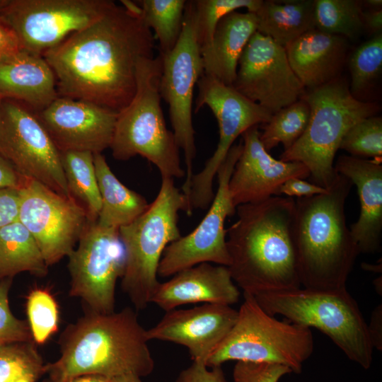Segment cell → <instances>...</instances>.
<instances>
[{
    "mask_svg": "<svg viewBox=\"0 0 382 382\" xmlns=\"http://www.w3.org/2000/svg\"><path fill=\"white\" fill-rule=\"evenodd\" d=\"M154 37L141 16L115 2L96 22L42 56L52 68L59 97L119 112L137 88L139 63L154 57Z\"/></svg>",
    "mask_w": 382,
    "mask_h": 382,
    "instance_id": "cell-1",
    "label": "cell"
},
{
    "mask_svg": "<svg viewBox=\"0 0 382 382\" xmlns=\"http://www.w3.org/2000/svg\"><path fill=\"white\" fill-rule=\"evenodd\" d=\"M293 198L273 196L238 206V219L226 230L232 279L243 294L301 287L294 231Z\"/></svg>",
    "mask_w": 382,
    "mask_h": 382,
    "instance_id": "cell-2",
    "label": "cell"
},
{
    "mask_svg": "<svg viewBox=\"0 0 382 382\" xmlns=\"http://www.w3.org/2000/svg\"><path fill=\"white\" fill-rule=\"evenodd\" d=\"M146 332L130 307L109 313L86 311L62 332L60 357L45 364V382H67L87 374L108 378L127 374L149 376L154 360Z\"/></svg>",
    "mask_w": 382,
    "mask_h": 382,
    "instance_id": "cell-3",
    "label": "cell"
},
{
    "mask_svg": "<svg viewBox=\"0 0 382 382\" xmlns=\"http://www.w3.org/2000/svg\"><path fill=\"white\" fill-rule=\"evenodd\" d=\"M352 185L337 173L327 192L295 201L294 238L303 288L325 291L346 288L359 254L345 214Z\"/></svg>",
    "mask_w": 382,
    "mask_h": 382,
    "instance_id": "cell-4",
    "label": "cell"
},
{
    "mask_svg": "<svg viewBox=\"0 0 382 382\" xmlns=\"http://www.w3.org/2000/svg\"><path fill=\"white\" fill-rule=\"evenodd\" d=\"M301 98L309 105L308 126L302 136L280 156L299 161L310 171L312 183L328 189L337 173L334 159L346 133L361 120L376 115L380 107L355 98L340 76L323 86L306 89Z\"/></svg>",
    "mask_w": 382,
    "mask_h": 382,
    "instance_id": "cell-5",
    "label": "cell"
},
{
    "mask_svg": "<svg viewBox=\"0 0 382 382\" xmlns=\"http://www.w3.org/2000/svg\"><path fill=\"white\" fill-rule=\"evenodd\" d=\"M180 211L191 216L188 201L170 178H162L159 192L146 211L119 228L126 253L121 287L137 310H143L160 283L158 269L166 247L181 235Z\"/></svg>",
    "mask_w": 382,
    "mask_h": 382,
    "instance_id": "cell-6",
    "label": "cell"
},
{
    "mask_svg": "<svg viewBox=\"0 0 382 382\" xmlns=\"http://www.w3.org/2000/svg\"><path fill=\"white\" fill-rule=\"evenodd\" d=\"M160 55L142 59L137 69V88L129 105L117 113L111 145L113 157L127 161L139 155L154 164L161 178H180L179 147L168 129L161 105Z\"/></svg>",
    "mask_w": 382,
    "mask_h": 382,
    "instance_id": "cell-7",
    "label": "cell"
},
{
    "mask_svg": "<svg viewBox=\"0 0 382 382\" xmlns=\"http://www.w3.org/2000/svg\"><path fill=\"white\" fill-rule=\"evenodd\" d=\"M254 298L269 315H282L291 323L319 330L349 359L364 369L371 367L374 348L367 323L346 288L325 291L299 287Z\"/></svg>",
    "mask_w": 382,
    "mask_h": 382,
    "instance_id": "cell-8",
    "label": "cell"
},
{
    "mask_svg": "<svg viewBox=\"0 0 382 382\" xmlns=\"http://www.w3.org/2000/svg\"><path fill=\"white\" fill-rule=\"evenodd\" d=\"M313 347L310 328L276 319L253 296L243 294L233 327L206 365L219 366L228 361L275 363L299 374Z\"/></svg>",
    "mask_w": 382,
    "mask_h": 382,
    "instance_id": "cell-9",
    "label": "cell"
},
{
    "mask_svg": "<svg viewBox=\"0 0 382 382\" xmlns=\"http://www.w3.org/2000/svg\"><path fill=\"white\" fill-rule=\"evenodd\" d=\"M161 57L160 94L168 105L173 133L178 146L184 154L185 180L181 191L187 197L196 156L192 115L193 94L204 73L191 1H187L183 29L177 44L169 53Z\"/></svg>",
    "mask_w": 382,
    "mask_h": 382,
    "instance_id": "cell-10",
    "label": "cell"
},
{
    "mask_svg": "<svg viewBox=\"0 0 382 382\" xmlns=\"http://www.w3.org/2000/svg\"><path fill=\"white\" fill-rule=\"evenodd\" d=\"M197 85L195 112L204 105L210 108L218 122L219 138L213 155L192 178L187 198L192 212L195 209H206L212 202L214 177L235 140L249 128L267 123L272 115L232 86L209 76L203 74Z\"/></svg>",
    "mask_w": 382,
    "mask_h": 382,
    "instance_id": "cell-11",
    "label": "cell"
},
{
    "mask_svg": "<svg viewBox=\"0 0 382 382\" xmlns=\"http://www.w3.org/2000/svg\"><path fill=\"white\" fill-rule=\"evenodd\" d=\"M68 257L69 295L81 299L86 311H115L116 283L123 276L126 263L119 229L88 220Z\"/></svg>",
    "mask_w": 382,
    "mask_h": 382,
    "instance_id": "cell-12",
    "label": "cell"
},
{
    "mask_svg": "<svg viewBox=\"0 0 382 382\" xmlns=\"http://www.w3.org/2000/svg\"><path fill=\"white\" fill-rule=\"evenodd\" d=\"M115 4L110 0H9L0 18L21 49L42 55L92 25Z\"/></svg>",
    "mask_w": 382,
    "mask_h": 382,
    "instance_id": "cell-13",
    "label": "cell"
},
{
    "mask_svg": "<svg viewBox=\"0 0 382 382\" xmlns=\"http://www.w3.org/2000/svg\"><path fill=\"white\" fill-rule=\"evenodd\" d=\"M0 155L21 176L71 197L59 151L35 112L14 100H0Z\"/></svg>",
    "mask_w": 382,
    "mask_h": 382,
    "instance_id": "cell-14",
    "label": "cell"
},
{
    "mask_svg": "<svg viewBox=\"0 0 382 382\" xmlns=\"http://www.w3.org/2000/svg\"><path fill=\"white\" fill-rule=\"evenodd\" d=\"M242 141L233 144L216 172L218 187L209 209L198 226L189 234L180 236L165 249L158 276L171 277L201 263L228 267L231 262L226 245L225 221L236 213L228 190L234 166L242 151Z\"/></svg>",
    "mask_w": 382,
    "mask_h": 382,
    "instance_id": "cell-15",
    "label": "cell"
},
{
    "mask_svg": "<svg viewBox=\"0 0 382 382\" xmlns=\"http://www.w3.org/2000/svg\"><path fill=\"white\" fill-rule=\"evenodd\" d=\"M18 192V221L33 236L47 266L68 257L88 221L84 209L31 179L25 178Z\"/></svg>",
    "mask_w": 382,
    "mask_h": 382,
    "instance_id": "cell-16",
    "label": "cell"
},
{
    "mask_svg": "<svg viewBox=\"0 0 382 382\" xmlns=\"http://www.w3.org/2000/svg\"><path fill=\"white\" fill-rule=\"evenodd\" d=\"M232 86L272 114L298 100L306 91L284 47L258 32L242 52Z\"/></svg>",
    "mask_w": 382,
    "mask_h": 382,
    "instance_id": "cell-17",
    "label": "cell"
},
{
    "mask_svg": "<svg viewBox=\"0 0 382 382\" xmlns=\"http://www.w3.org/2000/svg\"><path fill=\"white\" fill-rule=\"evenodd\" d=\"M35 114L59 152L93 154L110 148L117 116L92 103L59 96Z\"/></svg>",
    "mask_w": 382,
    "mask_h": 382,
    "instance_id": "cell-18",
    "label": "cell"
},
{
    "mask_svg": "<svg viewBox=\"0 0 382 382\" xmlns=\"http://www.w3.org/2000/svg\"><path fill=\"white\" fill-rule=\"evenodd\" d=\"M238 310L229 305L202 303L187 309L166 311L146 330L148 340L173 342L185 347L193 362L206 364L233 327Z\"/></svg>",
    "mask_w": 382,
    "mask_h": 382,
    "instance_id": "cell-19",
    "label": "cell"
},
{
    "mask_svg": "<svg viewBox=\"0 0 382 382\" xmlns=\"http://www.w3.org/2000/svg\"><path fill=\"white\" fill-rule=\"evenodd\" d=\"M258 126L242 136V151L228 183L229 193L236 207L279 196L280 186L288 179L310 177V171L299 161H282L265 149Z\"/></svg>",
    "mask_w": 382,
    "mask_h": 382,
    "instance_id": "cell-20",
    "label": "cell"
},
{
    "mask_svg": "<svg viewBox=\"0 0 382 382\" xmlns=\"http://www.w3.org/2000/svg\"><path fill=\"white\" fill-rule=\"evenodd\" d=\"M240 291L226 266L201 263L183 270L165 282H160L151 303L168 311L189 303L232 305Z\"/></svg>",
    "mask_w": 382,
    "mask_h": 382,
    "instance_id": "cell-21",
    "label": "cell"
},
{
    "mask_svg": "<svg viewBox=\"0 0 382 382\" xmlns=\"http://www.w3.org/2000/svg\"><path fill=\"white\" fill-rule=\"evenodd\" d=\"M334 168L357 189L360 214L349 230L359 253L378 252L382 239L381 162L342 155Z\"/></svg>",
    "mask_w": 382,
    "mask_h": 382,
    "instance_id": "cell-22",
    "label": "cell"
},
{
    "mask_svg": "<svg viewBox=\"0 0 382 382\" xmlns=\"http://www.w3.org/2000/svg\"><path fill=\"white\" fill-rule=\"evenodd\" d=\"M57 97L54 74L42 55L19 49L0 56V100L18 101L37 112Z\"/></svg>",
    "mask_w": 382,
    "mask_h": 382,
    "instance_id": "cell-23",
    "label": "cell"
},
{
    "mask_svg": "<svg viewBox=\"0 0 382 382\" xmlns=\"http://www.w3.org/2000/svg\"><path fill=\"white\" fill-rule=\"evenodd\" d=\"M348 47L347 38L315 28L284 47L289 63L306 90L340 77Z\"/></svg>",
    "mask_w": 382,
    "mask_h": 382,
    "instance_id": "cell-24",
    "label": "cell"
},
{
    "mask_svg": "<svg viewBox=\"0 0 382 382\" xmlns=\"http://www.w3.org/2000/svg\"><path fill=\"white\" fill-rule=\"evenodd\" d=\"M257 28V16L253 12L233 11L221 19L210 42L201 48L203 74L232 86L239 59Z\"/></svg>",
    "mask_w": 382,
    "mask_h": 382,
    "instance_id": "cell-25",
    "label": "cell"
},
{
    "mask_svg": "<svg viewBox=\"0 0 382 382\" xmlns=\"http://www.w3.org/2000/svg\"><path fill=\"white\" fill-rule=\"evenodd\" d=\"M93 158L101 199L97 222L103 227L119 229L139 217L149 204L118 180L102 154H94Z\"/></svg>",
    "mask_w": 382,
    "mask_h": 382,
    "instance_id": "cell-26",
    "label": "cell"
},
{
    "mask_svg": "<svg viewBox=\"0 0 382 382\" xmlns=\"http://www.w3.org/2000/svg\"><path fill=\"white\" fill-rule=\"evenodd\" d=\"M255 13L257 32L283 47L315 28L313 0H262Z\"/></svg>",
    "mask_w": 382,
    "mask_h": 382,
    "instance_id": "cell-27",
    "label": "cell"
},
{
    "mask_svg": "<svg viewBox=\"0 0 382 382\" xmlns=\"http://www.w3.org/2000/svg\"><path fill=\"white\" fill-rule=\"evenodd\" d=\"M24 272L42 277L48 266L32 234L16 221L0 228V282Z\"/></svg>",
    "mask_w": 382,
    "mask_h": 382,
    "instance_id": "cell-28",
    "label": "cell"
},
{
    "mask_svg": "<svg viewBox=\"0 0 382 382\" xmlns=\"http://www.w3.org/2000/svg\"><path fill=\"white\" fill-rule=\"evenodd\" d=\"M60 158L69 195L84 209L88 220H97L101 199L93 154L66 151L60 152Z\"/></svg>",
    "mask_w": 382,
    "mask_h": 382,
    "instance_id": "cell-29",
    "label": "cell"
},
{
    "mask_svg": "<svg viewBox=\"0 0 382 382\" xmlns=\"http://www.w3.org/2000/svg\"><path fill=\"white\" fill-rule=\"evenodd\" d=\"M141 18L153 30L159 43V55L169 53L180 36L184 20L185 0H141Z\"/></svg>",
    "mask_w": 382,
    "mask_h": 382,
    "instance_id": "cell-30",
    "label": "cell"
},
{
    "mask_svg": "<svg viewBox=\"0 0 382 382\" xmlns=\"http://www.w3.org/2000/svg\"><path fill=\"white\" fill-rule=\"evenodd\" d=\"M362 4L357 0H314L315 29L348 39L357 37L364 29Z\"/></svg>",
    "mask_w": 382,
    "mask_h": 382,
    "instance_id": "cell-31",
    "label": "cell"
},
{
    "mask_svg": "<svg viewBox=\"0 0 382 382\" xmlns=\"http://www.w3.org/2000/svg\"><path fill=\"white\" fill-rule=\"evenodd\" d=\"M309 117V105L301 98L273 113L260 133L265 149L269 152L279 144L284 146V151L289 149L304 133Z\"/></svg>",
    "mask_w": 382,
    "mask_h": 382,
    "instance_id": "cell-32",
    "label": "cell"
},
{
    "mask_svg": "<svg viewBox=\"0 0 382 382\" xmlns=\"http://www.w3.org/2000/svg\"><path fill=\"white\" fill-rule=\"evenodd\" d=\"M34 342L0 345V382H16L24 377L38 379L45 364Z\"/></svg>",
    "mask_w": 382,
    "mask_h": 382,
    "instance_id": "cell-33",
    "label": "cell"
},
{
    "mask_svg": "<svg viewBox=\"0 0 382 382\" xmlns=\"http://www.w3.org/2000/svg\"><path fill=\"white\" fill-rule=\"evenodd\" d=\"M351 93L357 98L369 88L382 68V33L374 35L359 45L348 61Z\"/></svg>",
    "mask_w": 382,
    "mask_h": 382,
    "instance_id": "cell-34",
    "label": "cell"
},
{
    "mask_svg": "<svg viewBox=\"0 0 382 382\" xmlns=\"http://www.w3.org/2000/svg\"><path fill=\"white\" fill-rule=\"evenodd\" d=\"M191 3L196 34L201 50L210 42L221 19L243 8L255 13L262 0H197L191 1Z\"/></svg>",
    "mask_w": 382,
    "mask_h": 382,
    "instance_id": "cell-35",
    "label": "cell"
},
{
    "mask_svg": "<svg viewBox=\"0 0 382 382\" xmlns=\"http://www.w3.org/2000/svg\"><path fill=\"white\" fill-rule=\"evenodd\" d=\"M28 323L35 344H44L58 329L59 308L56 300L45 289H35L26 303Z\"/></svg>",
    "mask_w": 382,
    "mask_h": 382,
    "instance_id": "cell-36",
    "label": "cell"
},
{
    "mask_svg": "<svg viewBox=\"0 0 382 382\" xmlns=\"http://www.w3.org/2000/svg\"><path fill=\"white\" fill-rule=\"evenodd\" d=\"M340 149L354 157L381 162L382 117L374 115L355 124L345 135Z\"/></svg>",
    "mask_w": 382,
    "mask_h": 382,
    "instance_id": "cell-37",
    "label": "cell"
},
{
    "mask_svg": "<svg viewBox=\"0 0 382 382\" xmlns=\"http://www.w3.org/2000/svg\"><path fill=\"white\" fill-rule=\"evenodd\" d=\"M13 279L0 282V345L14 342H34L27 321L12 313L8 293Z\"/></svg>",
    "mask_w": 382,
    "mask_h": 382,
    "instance_id": "cell-38",
    "label": "cell"
},
{
    "mask_svg": "<svg viewBox=\"0 0 382 382\" xmlns=\"http://www.w3.org/2000/svg\"><path fill=\"white\" fill-rule=\"evenodd\" d=\"M291 373V369L279 364L238 361L233 369V378L234 382H278Z\"/></svg>",
    "mask_w": 382,
    "mask_h": 382,
    "instance_id": "cell-39",
    "label": "cell"
},
{
    "mask_svg": "<svg viewBox=\"0 0 382 382\" xmlns=\"http://www.w3.org/2000/svg\"><path fill=\"white\" fill-rule=\"evenodd\" d=\"M174 382H226L221 366L209 367L192 362L180 372Z\"/></svg>",
    "mask_w": 382,
    "mask_h": 382,
    "instance_id": "cell-40",
    "label": "cell"
},
{
    "mask_svg": "<svg viewBox=\"0 0 382 382\" xmlns=\"http://www.w3.org/2000/svg\"><path fill=\"white\" fill-rule=\"evenodd\" d=\"M18 189L0 188V228L18 221Z\"/></svg>",
    "mask_w": 382,
    "mask_h": 382,
    "instance_id": "cell-41",
    "label": "cell"
},
{
    "mask_svg": "<svg viewBox=\"0 0 382 382\" xmlns=\"http://www.w3.org/2000/svg\"><path fill=\"white\" fill-rule=\"evenodd\" d=\"M328 189L309 183L300 178H291L286 180L279 187V195L288 197H310L316 195L323 194Z\"/></svg>",
    "mask_w": 382,
    "mask_h": 382,
    "instance_id": "cell-42",
    "label": "cell"
},
{
    "mask_svg": "<svg viewBox=\"0 0 382 382\" xmlns=\"http://www.w3.org/2000/svg\"><path fill=\"white\" fill-rule=\"evenodd\" d=\"M25 179L0 155V188L19 189Z\"/></svg>",
    "mask_w": 382,
    "mask_h": 382,
    "instance_id": "cell-43",
    "label": "cell"
},
{
    "mask_svg": "<svg viewBox=\"0 0 382 382\" xmlns=\"http://www.w3.org/2000/svg\"><path fill=\"white\" fill-rule=\"evenodd\" d=\"M368 333L373 348L382 349V305H378L372 311L369 323H367Z\"/></svg>",
    "mask_w": 382,
    "mask_h": 382,
    "instance_id": "cell-44",
    "label": "cell"
},
{
    "mask_svg": "<svg viewBox=\"0 0 382 382\" xmlns=\"http://www.w3.org/2000/svg\"><path fill=\"white\" fill-rule=\"evenodd\" d=\"M21 49L11 28L0 18V56Z\"/></svg>",
    "mask_w": 382,
    "mask_h": 382,
    "instance_id": "cell-45",
    "label": "cell"
},
{
    "mask_svg": "<svg viewBox=\"0 0 382 382\" xmlns=\"http://www.w3.org/2000/svg\"><path fill=\"white\" fill-rule=\"evenodd\" d=\"M362 21L364 28H366L372 35L382 33V9H369L363 11Z\"/></svg>",
    "mask_w": 382,
    "mask_h": 382,
    "instance_id": "cell-46",
    "label": "cell"
},
{
    "mask_svg": "<svg viewBox=\"0 0 382 382\" xmlns=\"http://www.w3.org/2000/svg\"><path fill=\"white\" fill-rule=\"evenodd\" d=\"M67 382H108V378L100 375L87 374L76 376Z\"/></svg>",
    "mask_w": 382,
    "mask_h": 382,
    "instance_id": "cell-47",
    "label": "cell"
},
{
    "mask_svg": "<svg viewBox=\"0 0 382 382\" xmlns=\"http://www.w3.org/2000/svg\"><path fill=\"white\" fill-rule=\"evenodd\" d=\"M108 382H142V381L137 375L127 374L110 378Z\"/></svg>",
    "mask_w": 382,
    "mask_h": 382,
    "instance_id": "cell-48",
    "label": "cell"
},
{
    "mask_svg": "<svg viewBox=\"0 0 382 382\" xmlns=\"http://www.w3.org/2000/svg\"><path fill=\"white\" fill-rule=\"evenodd\" d=\"M362 4H366L369 6V9H378L381 8L382 1L381 0H366L361 1Z\"/></svg>",
    "mask_w": 382,
    "mask_h": 382,
    "instance_id": "cell-49",
    "label": "cell"
},
{
    "mask_svg": "<svg viewBox=\"0 0 382 382\" xmlns=\"http://www.w3.org/2000/svg\"><path fill=\"white\" fill-rule=\"evenodd\" d=\"M37 380L33 377L28 376V377L22 378L16 381V382H35Z\"/></svg>",
    "mask_w": 382,
    "mask_h": 382,
    "instance_id": "cell-50",
    "label": "cell"
},
{
    "mask_svg": "<svg viewBox=\"0 0 382 382\" xmlns=\"http://www.w3.org/2000/svg\"><path fill=\"white\" fill-rule=\"evenodd\" d=\"M9 0H0V11L7 5Z\"/></svg>",
    "mask_w": 382,
    "mask_h": 382,
    "instance_id": "cell-51",
    "label": "cell"
}]
</instances>
